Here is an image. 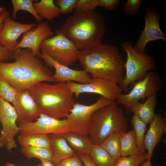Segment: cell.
Returning a JSON list of instances; mask_svg holds the SVG:
<instances>
[{
    "instance_id": "obj_26",
    "label": "cell",
    "mask_w": 166,
    "mask_h": 166,
    "mask_svg": "<svg viewBox=\"0 0 166 166\" xmlns=\"http://www.w3.org/2000/svg\"><path fill=\"white\" fill-rule=\"evenodd\" d=\"M89 155L96 166H113L115 162L108 152L99 144L93 145Z\"/></svg>"
},
{
    "instance_id": "obj_16",
    "label": "cell",
    "mask_w": 166,
    "mask_h": 166,
    "mask_svg": "<svg viewBox=\"0 0 166 166\" xmlns=\"http://www.w3.org/2000/svg\"><path fill=\"white\" fill-rule=\"evenodd\" d=\"M12 104L17 114L16 122L18 124L23 122L34 121L42 113L29 89L18 91Z\"/></svg>"
},
{
    "instance_id": "obj_18",
    "label": "cell",
    "mask_w": 166,
    "mask_h": 166,
    "mask_svg": "<svg viewBox=\"0 0 166 166\" xmlns=\"http://www.w3.org/2000/svg\"><path fill=\"white\" fill-rule=\"evenodd\" d=\"M166 133V117H163L160 113H155L144 139V147L148 151L146 159L151 160L155 148Z\"/></svg>"
},
{
    "instance_id": "obj_25",
    "label": "cell",
    "mask_w": 166,
    "mask_h": 166,
    "mask_svg": "<svg viewBox=\"0 0 166 166\" xmlns=\"http://www.w3.org/2000/svg\"><path fill=\"white\" fill-rule=\"evenodd\" d=\"M99 145L114 161L121 156L120 133L115 132L111 134Z\"/></svg>"
},
{
    "instance_id": "obj_41",
    "label": "cell",
    "mask_w": 166,
    "mask_h": 166,
    "mask_svg": "<svg viewBox=\"0 0 166 166\" xmlns=\"http://www.w3.org/2000/svg\"><path fill=\"white\" fill-rule=\"evenodd\" d=\"M138 166H152L150 160L146 159L145 161H144Z\"/></svg>"
},
{
    "instance_id": "obj_7",
    "label": "cell",
    "mask_w": 166,
    "mask_h": 166,
    "mask_svg": "<svg viewBox=\"0 0 166 166\" xmlns=\"http://www.w3.org/2000/svg\"><path fill=\"white\" fill-rule=\"evenodd\" d=\"M40 49L56 61L68 67L77 60L79 51L59 29L56 31L55 36L42 43Z\"/></svg>"
},
{
    "instance_id": "obj_38",
    "label": "cell",
    "mask_w": 166,
    "mask_h": 166,
    "mask_svg": "<svg viewBox=\"0 0 166 166\" xmlns=\"http://www.w3.org/2000/svg\"><path fill=\"white\" fill-rule=\"evenodd\" d=\"M84 166H96L88 155L78 154Z\"/></svg>"
},
{
    "instance_id": "obj_5",
    "label": "cell",
    "mask_w": 166,
    "mask_h": 166,
    "mask_svg": "<svg viewBox=\"0 0 166 166\" xmlns=\"http://www.w3.org/2000/svg\"><path fill=\"white\" fill-rule=\"evenodd\" d=\"M128 121L115 101L92 115L89 134L94 144H100L109 136L126 132Z\"/></svg>"
},
{
    "instance_id": "obj_12",
    "label": "cell",
    "mask_w": 166,
    "mask_h": 166,
    "mask_svg": "<svg viewBox=\"0 0 166 166\" xmlns=\"http://www.w3.org/2000/svg\"><path fill=\"white\" fill-rule=\"evenodd\" d=\"M66 83L77 98L81 93H92L99 94L113 101L122 92L118 84L99 78H91L89 83L87 84L77 83L71 81H68Z\"/></svg>"
},
{
    "instance_id": "obj_11",
    "label": "cell",
    "mask_w": 166,
    "mask_h": 166,
    "mask_svg": "<svg viewBox=\"0 0 166 166\" xmlns=\"http://www.w3.org/2000/svg\"><path fill=\"white\" fill-rule=\"evenodd\" d=\"M17 114L14 106L0 97V121L2 129L0 136V147L10 152L16 147L15 136L20 132L16 124Z\"/></svg>"
},
{
    "instance_id": "obj_17",
    "label": "cell",
    "mask_w": 166,
    "mask_h": 166,
    "mask_svg": "<svg viewBox=\"0 0 166 166\" xmlns=\"http://www.w3.org/2000/svg\"><path fill=\"white\" fill-rule=\"evenodd\" d=\"M3 25L0 32V45L11 52L18 45L19 42L17 39L21 34L37 26L35 23L24 24L17 22L10 16L5 18Z\"/></svg>"
},
{
    "instance_id": "obj_6",
    "label": "cell",
    "mask_w": 166,
    "mask_h": 166,
    "mask_svg": "<svg viewBox=\"0 0 166 166\" xmlns=\"http://www.w3.org/2000/svg\"><path fill=\"white\" fill-rule=\"evenodd\" d=\"M121 45L126 52L127 58L124 64L126 75L119 86L127 93L129 86L131 88L135 82L144 79L149 71L156 69V66L152 57L137 51L130 42H123Z\"/></svg>"
},
{
    "instance_id": "obj_32",
    "label": "cell",
    "mask_w": 166,
    "mask_h": 166,
    "mask_svg": "<svg viewBox=\"0 0 166 166\" xmlns=\"http://www.w3.org/2000/svg\"><path fill=\"white\" fill-rule=\"evenodd\" d=\"M98 0H78L75 9L77 11L90 12L98 6Z\"/></svg>"
},
{
    "instance_id": "obj_43",
    "label": "cell",
    "mask_w": 166,
    "mask_h": 166,
    "mask_svg": "<svg viewBox=\"0 0 166 166\" xmlns=\"http://www.w3.org/2000/svg\"><path fill=\"white\" fill-rule=\"evenodd\" d=\"M5 166H16L14 164L10 162H7L6 163ZM36 166H42L41 164H38Z\"/></svg>"
},
{
    "instance_id": "obj_1",
    "label": "cell",
    "mask_w": 166,
    "mask_h": 166,
    "mask_svg": "<svg viewBox=\"0 0 166 166\" xmlns=\"http://www.w3.org/2000/svg\"><path fill=\"white\" fill-rule=\"evenodd\" d=\"M12 52L14 62L0 61V77L17 91L30 90L41 82L54 81L52 71L30 49H18Z\"/></svg>"
},
{
    "instance_id": "obj_22",
    "label": "cell",
    "mask_w": 166,
    "mask_h": 166,
    "mask_svg": "<svg viewBox=\"0 0 166 166\" xmlns=\"http://www.w3.org/2000/svg\"><path fill=\"white\" fill-rule=\"evenodd\" d=\"M121 156H134L143 153L137 146L133 129L120 133Z\"/></svg>"
},
{
    "instance_id": "obj_34",
    "label": "cell",
    "mask_w": 166,
    "mask_h": 166,
    "mask_svg": "<svg viewBox=\"0 0 166 166\" xmlns=\"http://www.w3.org/2000/svg\"><path fill=\"white\" fill-rule=\"evenodd\" d=\"M143 2L142 0H127L124 7V12L129 15L135 14L138 11Z\"/></svg>"
},
{
    "instance_id": "obj_24",
    "label": "cell",
    "mask_w": 166,
    "mask_h": 166,
    "mask_svg": "<svg viewBox=\"0 0 166 166\" xmlns=\"http://www.w3.org/2000/svg\"><path fill=\"white\" fill-rule=\"evenodd\" d=\"M18 140L20 145L22 147H40L51 149L48 135L20 134L18 136Z\"/></svg>"
},
{
    "instance_id": "obj_14",
    "label": "cell",
    "mask_w": 166,
    "mask_h": 166,
    "mask_svg": "<svg viewBox=\"0 0 166 166\" xmlns=\"http://www.w3.org/2000/svg\"><path fill=\"white\" fill-rule=\"evenodd\" d=\"M40 50L41 53L38 57L43 60L46 66L53 67L55 69L54 74L51 76L55 82L66 83L74 81L84 84L89 83L91 78L86 71L71 69L56 61L44 50Z\"/></svg>"
},
{
    "instance_id": "obj_4",
    "label": "cell",
    "mask_w": 166,
    "mask_h": 166,
    "mask_svg": "<svg viewBox=\"0 0 166 166\" xmlns=\"http://www.w3.org/2000/svg\"><path fill=\"white\" fill-rule=\"evenodd\" d=\"M42 113L60 119L69 114L74 104L73 94L66 83L54 85L42 82L30 90Z\"/></svg>"
},
{
    "instance_id": "obj_42",
    "label": "cell",
    "mask_w": 166,
    "mask_h": 166,
    "mask_svg": "<svg viewBox=\"0 0 166 166\" xmlns=\"http://www.w3.org/2000/svg\"><path fill=\"white\" fill-rule=\"evenodd\" d=\"M6 10L5 7H2L0 6V18L3 15Z\"/></svg>"
},
{
    "instance_id": "obj_28",
    "label": "cell",
    "mask_w": 166,
    "mask_h": 166,
    "mask_svg": "<svg viewBox=\"0 0 166 166\" xmlns=\"http://www.w3.org/2000/svg\"><path fill=\"white\" fill-rule=\"evenodd\" d=\"M131 122L136 137L137 147L143 153H145L146 149L144 141L147 124L135 114L132 117Z\"/></svg>"
},
{
    "instance_id": "obj_35",
    "label": "cell",
    "mask_w": 166,
    "mask_h": 166,
    "mask_svg": "<svg viewBox=\"0 0 166 166\" xmlns=\"http://www.w3.org/2000/svg\"><path fill=\"white\" fill-rule=\"evenodd\" d=\"M57 166H84L78 155L61 161Z\"/></svg>"
},
{
    "instance_id": "obj_31",
    "label": "cell",
    "mask_w": 166,
    "mask_h": 166,
    "mask_svg": "<svg viewBox=\"0 0 166 166\" xmlns=\"http://www.w3.org/2000/svg\"><path fill=\"white\" fill-rule=\"evenodd\" d=\"M17 92L6 80L0 77V97L12 103Z\"/></svg>"
},
{
    "instance_id": "obj_33",
    "label": "cell",
    "mask_w": 166,
    "mask_h": 166,
    "mask_svg": "<svg viewBox=\"0 0 166 166\" xmlns=\"http://www.w3.org/2000/svg\"><path fill=\"white\" fill-rule=\"evenodd\" d=\"M78 0H55V4L59 8L61 14L72 12L75 9Z\"/></svg>"
},
{
    "instance_id": "obj_3",
    "label": "cell",
    "mask_w": 166,
    "mask_h": 166,
    "mask_svg": "<svg viewBox=\"0 0 166 166\" xmlns=\"http://www.w3.org/2000/svg\"><path fill=\"white\" fill-rule=\"evenodd\" d=\"M59 30L78 50H83L93 48L101 43L106 27L102 14L94 11L75 10Z\"/></svg>"
},
{
    "instance_id": "obj_21",
    "label": "cell",
    "mask_w": 166,
    "mask_h": 166,
    "mask_svg": "<svg viewBox=\"0 0 166 166\" xmlns=\"http://www.w3.org/2000/svg\"><path fill=\"white\" fill-rule=\"evenodd\" d=\"M61 134L69 146L77 155H89L92 146L94 144L89 136L72 132Z\"/></svg>"
},
{
    "instance_id": "obj_27",
    "label": "cell",
    "mask_w": 166,
    "mask_h": 166,
    "mask_svg": "<svg viewBox=\"0 0 166 166\" xmlns=\"http://www.w3.org/2000/svg\"><path fill=\"white\" fill-rule=\"evenodd\" d=\"M21 153L28 160L33 158L39 159L40 161L46 160L51 161L53 153L49 148L34 147H22Z\"/></svg>"
},
{
    "instance_id": "obj_9",
    "label": "cell",
    "mask_w": 166,
    "mask_h": 166,
    "mask_svg": "<svg viewBox=\"0 0 166 166\" xmlns=\"http://www.w3.org/2000/svg\"><path fill=\"white\" fill-rule=\"evenodd\" d=\"M113 101L101 96L96 102L90 105L75 103L70 113L65 117L69 121L71 132L83 135H89L92 114Z\"/></svg>"
},
{
    "instance_id": "obj_8",
    "label": "cell",
    "mask_w": 166,
    "mask_h": 166,
    "mask_svg": "<svg viewBox=\"0 0 166 166\" xmlns=\"http://www.w3.org/2000/svg\"><path fill=\"white\" fill-rule=\"evenodd\" d=\"M163 81L160 76L153 71H149L143 79L135 82L128 93L120 94L115 100L127 106L152 95L163 88Z\"/></svg>"
},
{
    "instance_id": "obj_40",
    "label": "cell",
    "mask_w": 166,
    "mask_h": 166,
    "mask_svg": "<svg viewBox=\"0 0 166 166\" xmlns=\"http://www.w3.org/2000/svg\"><path fill=\"white\" fill-rule=\"evenodd\" d=\"M42 166H54L51 161L46 160L41 161Z\"/></svg>"
},
{
    "instance_id": "obj_37",
    "label": "cell",
    "mask_w": 166,
    "mask_h": 166,
    "mask_svg": "<svg viewBox=\"0 0 166 166\" xmlns=\"http://www.w3.org/2000/svg\"><path fill=\"white\" fill-rule=\"evenodd\" d=\"M12 52L0 45V61L12 59Z\"/></svg>"
},
{
    "instance_id": "obj_2",
    "label": "cell",
    "mask_w": 166,
    "mask_h": 166,
    "mask_svg": "<svg viewBox=\"0 0 166 166\" xmlns=\"http://www.w3.org/2000/svg\"><path fill=\"white\" fill-rule=\"evenodd\" d=\"M77 60L93 78L119 85L124 77V63L117 45L101 43L93 48L79 50Z\"/></svg>"
},
{
    "instance_id": "obj_29",
    "label": "cell",
    "mask_w": 166,
    "mask_h": 166,
    "mask_svg": "<svg viewBox=\"0 0 166 166\" xmlns=\"http://www.w3.org/2000/svg\"><path fill=\"white\" fill-rule=\"evenodd\" d=\"M34 1L33 0H11L13 7L12 19L14 20H16L18 11L20 10H22L30 13L39 22H42V18L35 10L33 6Z\"/></svg>"
},
{
    "instance_id": "obj_10",
    "label": "cell",
    "mask_w": 166,
    "mask_h": 166,
    "mask_svg": "<svg viewBox=\"0 0 166 166\" xmlns=\"http://www.w3.org/2000/svg\"><path fill=\"white\" fill-rule=\"evenodd\" d=\"M20 134H61L71 132L68 121L61 120L41 113L33 122H23L18 124Z\"/></svg>"
},
{
    "instance_id": "obj_15",
    "label": "cell",
    "mask_w": 166,
    "mask_h": 166,
    "mask_svg": "<svg viewBox=\"0 0 166 166\" xmlns=\"http://www.w3.org/2000/svg\"><path fill=\"white\" fill-rule=\"evenodd\" d=\"M54 36V34L48 23L41 22L36 27L23 34L22 39L14 51L18 49L28 48L31 50L34 55L38 56L41 53L40 48L42 43Z\"/></svg>"
},
{
    "instance_id": "obj_19",
    "label": "cell",
    "mask_w": 166,
    "mask_h": 166,
    "mask_svg": "<svg viewBox=\"0 0 166 166\" xmlns=\"http://www.w3.org/2000/svg\"><path fill=\"white\" fill-rule=\"evenodd\" d=\"M53 153L51 162L57 166L61 161L77 154L68 144L61 134L48 135Z\"/></svg>"
},
{
    "instance_id": "obj_36",
    "label": "cell",
    "mask_w": 166,
    "mask_h": 166,
    "mask_svg": "<svg viewBox=\"0 0 166 166\" xmlns=\"http://www.w3.org/2000/svg\"><path fill=\"white\" fill-rule=\"evenodd\" d=\"M98 6L105 9L112 10L117 8L120 4V0H98Z\"/></svg>"
},
{
    "instance_id": "obj_20",
    "label": "cell",
    "mask_w": 166,
    "mask_h": 166,
    "mask_svg": "<svg viewBox=\"0 0 166 166\" xmlns=\"http://www.w3.org/2000/svg\"><path fill=\"white\" fill-rule=\"evenodd\" d=\"M156 100V93L147 97L144 103L137 102L125 107L128 112L133 113L147 124H150L155 116Z\"/></svg>"
},
{
    "instance_id": "obj_30",
    "label": "cell",
    "mask_w": 166,
    "mask_h": 166,
    "mask_svg": "<svg viewBox=\"0 0 166 166\" xmlns=\"http://www.w3.org/2000/svg\"><path fill=\"white\" fill-rule=\"evenodd\" d=\"M147 153L140 154L121 156L118 160L115 161L113 166H138L146 160Z\"/></svg>"
},
{
    "instance_id": "obj_39",
    "label": "cell",
    "mask_w": 166,
    "mask_h": 166,
    "mask_svg": "<svg viewBox=\"0 0 166 166\" xmlns=\"http://www.w3.org/2000/svg\"><path fill=\"white\" fill-rule=\"evenodd\" d=\"M10 14L8 11L6 10L3 15L0 18V32L2 30L3 27V21L5 18L8 16H10Z\"/></svg>"
},
{
    "instance_id": "obj_13",
    "label": "cell",
    "mask_w": 166,
    "mask_h": 166,
    "mask_svg": "<svg viewBox=\"0 0 166 166\" xmlns=\"http://www.w3.org/2000/svg\"><path fill=\"white\" fill-rule=\"evenodd\" d=\"M160 12L155 6L147 7L144 16V29L141 32L138 40L133 46L136 50L146 54V46L149 42L159 40L166 42V35L160 28Z\"/></svg>"
},
{
    "instance_id": "obj_23",
    "label": "cell",
    "mask_w": 166,
    "mask_h": 166,
    "mask_svg": "<svg viewBox=\"0 0 166 166\" xmlns=\"http://www.w3.org/2000/svg\"><path fill=\"white\" fill-rule=\"evenodd\" d=\"M33 6L36 12L41 18H45L50 22L61 14L59 8L53 0H41L34 3Z\"/></svg>"
}]
</instances>
